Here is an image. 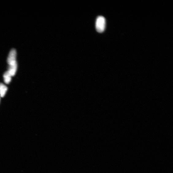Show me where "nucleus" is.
<instances>
[{
  "mask_svg": "<svg viewBox=\"0 0 173 173\" xmlns=\"http://www.w3.org/2000/svg\"><path fill=\"white\" fill-rule=\"evenodd\" d=\"M9 66L8 71L9 73L13 76L15 75L17 68V63L16 60L8 63Z\"/></svg>",
  "mask_w": 173,
  "mask_h": 173,
  "instance_id": "2",
  "label": "nucleus"
},
{
  "mask_svg": "<svg viewBox=\"0 0 173 173\" xmlns=\"http://www.w3.org/2000/svg\"><path fill=\"white\" fill-rule=\"evenodd\" d=\"M16 55L17 52L16 50L14 49H12L9 53L8 59H7V62L8 63L16 60Z\"/></svg>",
  "mask_w": 173,
  "mask_h": 173,
  "instance_id": "3",
  "label": "nucleus"
},
{
  "mask_svg": "<svg viewBox=\"0 0 173 173\" xmlns=\"http://www.w3.org/2000/svg\"><path fill=\"white\" fill-rule=\"evenodd\" d=\"M106 21L105 18L102 16H99L97 19L96 28L97 31L99 33L103 32L105 29Z\"/></svg>",
  "mask_w": 173,
  "mask_h": 173,
  "instance_id": "1",
  "label": "nucleus"
},
{
  "mask_svg": "<svg viewBox=\"0 0 173 173\" xmlns=\"http://www.w3.org/2000/svg\"><path fill=\"white\" fill-rule=\"evenodd\" d=\"M11 77L8 71L5 72L3 75V77L4 82L6 84H8L10 83L11 80Z\"/></svg>",
  "mask_w": 173,
  "mask_h": 173,
  "instance_id": "5",
  "label": "nucleus"
},
{
  "mask_svg": "<svg viewBox=\"0 0 173 173\" xmlns=\"http://www.w3.org/2000/svg\"><path fill=\"white\" fill-rule=\"evenodd\" d=\"M8 90V88L4 84L0 83V96L3 98L5 95L6 93Z\"/></svg>",
  "mask_w": 173,
  "mask_h": 173,
  "instance_id": "4",
  "label": "nucleus"
}]
</instances>
